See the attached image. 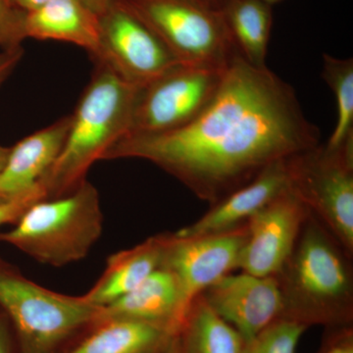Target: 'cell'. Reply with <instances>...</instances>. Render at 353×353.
Here are the masks:
<instances>
[{
  "instance_id": "obj_21",
  "label": "cell",
  "mask_w": 353,
  "mask_h": 353,
  "mask_svg": "<svg viewBox=\"0 0 353 353\" xmlns=\"http://www.w3.org/2000/svg\"><path fill=\"white\" fill-rule=\"evenodd\" d=\"M323 79L336 97L338 119L327 148H336L353 141V60L323 54Z\"/></svg>"
},
{
  "instance_id": "obj_12",
  "label": "cell",
  "mask_w": 353,
  "mask_h": 353,
  "mask_svg": "<svg viewBox=\"0 0 353 353\" xmlns=\"http://www.w3.org/2000/svg\"><path fill=\"white\" fill-rule=\"evenodd\" d=\"M243 341L282 319L283 303L275 276L259 277L241 272L229 274L201 294Z\"/></svg>"
},
{
  "instance_id": "obj_27",
  "label": "cell",
  "mask_w": 353,
  "mask_h": 353,
  "mask_svg": "<svg viewBox=\"0 0 353 353\" xmlns=\"http://www.w3.org/2000/svg\"><path fill=\"white\" fill-rule=\"evenodd\" d=\"M0 353H18L12 325L0 308Z\"/></svg>"
},
{
  "instance_id": "obj_18",
  "label": "cell",
  "mask_w": 353,
  "mask_h": 353,
  "mask_svg": "<svg viewBox=\"0 0 353 353\" xmlns=\"http://www.w3.org/2000/svg\"><path fill=\"white\" fill-rule=\"evenodd\" d=\"M176 334L148 323L106 320L97 323L63 353H166Z\"/></svg>"
},
{
  "instance_id": "obj_4",
  "label": "cell",
  "mask_w": 353,
  "mask_h": 353,
  "mask_svg": "<svg viewBox=\"0 0 353 353\" xmlns=\"http://www.w3.org/2000/svg\"><path fill=\"white\" fill-rule=\"evenodd\" d=\"M0 308L12 325L18 353H63L90 331L101 308L32 282L0 257Z\"/></svg>"
},
{
  "instance_id": "obj_23",
  "label": "cell",
  "mask_w": 353,
  "mask_h": 353,
  "mask_svg": "<svg viewBox=\"0 0 353 353\" xmlns=\"http://www.w3.org/2000/svg\"><path fill=\"white\" fill-rule=\"evenodd\" d=\"M25 12L13 6L11 0H0V48L19 46L23 41L22 26Z\"/></svg>"
},
{
  "instance_id": "obj_14",
  "label": "cell",
  "mask_w": 353,
  "mask_h": 353,
  "mask_svg": "<svg viewBox=\"0 0 353 353\" xmlns=\"http://www.w3.org/2000/svg\"><path fill=\"white\" fill-rule=\"evenodd\" d=\"M71 124V115L21 139L10 148L0 172V202L12 201L34 192L43 176L52 168Z\"/></svg>"
},
{
  "instance_id": "obj_24",
  "label": "cell",
  "mask_w": 353,
  "mask_h": 353,
  "mask_svg": "<svg viewBox=\"0 0 353 353\" xmlns=\"http://www.w3.org/2000/svg\"><path fill=\"white\" fill-rule=\"evenodd\" d=\"M41 199H46V192L43 188L12 201L0 202V228L6 225L16 224L23 213L32 204Z\"/></svg>"
},
{
  "instance_id": "obj_5",
  "label": "cell",
  "mask_w": 353,
  "mask_h": 353,
  "mask_svg": "<svg viewBox=\"0 0 353 353\" xmlns=\"http://www.w3.org/2000/svg\"><path fill=\"white\" fill-rule=\"evenodd\" d=\"M103 222L99 192L85 180L68 194L34 202L13 229L0 232V241L58 268L88 256L101 236Z\"/></svg>"
},
{
  "instance_id": "obj_15",
  "label": "cell",
  "mask_w": 353,
  "mask_h": 353,
  "mask_svg": "<svg viewBox=\"0 0 353 353\" xmlns=\"http://www.w3.org/2000/svg\"><path fill=\"white\" fill-rule=\"evenodd\" d=\"M185 316L175 276L161 267L131 292L101 307L97 324L132 320L166 327L179 334Z\"/></svg>"
},
{
  "instance_id": "obj_8",
  "label": "cell",
  "mask_w": 353,
  "mask_h": 353,
  "mask_svg": "<svg viewBox=\"0 0 353 353\" xmlns=\"http://www.w3.org/2000/svg\"><path fill=\"white\" fill-rule=\"evenodd\" d=\"M228 65L178 64L139 88L128 134H162L190 124L215 97Z\"/></svg>"
},
{
  "instance_id": "obj_20",
  "label": "cell",
  "mask_w": 353,
  "mask_h": 353,
  "mask_svg": "<svg viewBox=\"0 0 353 353\" xmlns=\"http://www.w3.org/2000/svg\"><path fill=\"white\" fill-rule=\"evenodd\" d=\"M183 353H241L243 339L197 296L178 334Z\"/></svg>"
},
{
  "instance_id": "obj_22",
  "label": "cell",
  "mask_w": 353,
  "mask_h": 353,
  "mask_svg": "<svg viewBox=\"0 0 353 353\" xmlns=\"http://www.w3.org/2000/svg\"><path fill=\"white\" fill-rule=\"evenodd\" d=\"M307 329L297 322L278 320L243 341L241 353H296L299 340Z\"/></svg>"
},
{
  "instance_id": "obj_2",
  "label": "cell",
  "mask_w": 353,
  "mask_h": 353,
  "mask_svg": "<svg viewBox=\"0 0 353 353\" xmlns=\"http://www.w3.org/2000/svg\"><path fill=\"white\" fill-rule=\"evenodd\" d=\"M353 254L309 212L276 274L282 319L329 330L353 323Z\"/></svg>"
},
{
  "instance_id": "obj_32",
  "label": "cell",
  "mask_w": 353,
  "mask_h": 353,
  "mask_svg": "<svg viewBox=\"0 0 353 353\" xmlns=\"http://www.w3.org/2000/svg\"><path fill=\"white\" fill-rule=\"evenodd\" d=\"M203 1L212 4V6L218 7V8L223 9L230 0H203Z\"/></svg>"
},
{
  "instance_id": "obj_29",
  "label": "cell",
  "mask_w": 353,
  "mask_h": 353,
  "mask_svg": "<svg viewBox=\"0 0 353 353\" xmlns=\"http://www.w3.org/2000/svg\"><path fill=\"white\" fill-rule=\"evenodd\" d=\"M82 1L99 17L108 10L113 0H82Z\"/></svg>"
},
{
  "instance_id": "obj_26",
  "label": "cell",
  "mask_w": 353,
  "mask_h": 353,
  "mask_svg": "<svg viewBox=\"0 0 353 353\" xmlns=\"http://www.w3.org/2000/svg\"><path fill=\"white\" fill-rule=\"evenodd\" d=\"M24 55L21 46L2 50L0 52V85L10 76Z\"/></svg>"
},
{
  "instance_id": "obj_19",
  "label": "cell",
  "mask_w": 353,
  "mask_h": 353,
  "mask_svg": "<svg viewBox=\"0 0 353 353\" xmlns=\"http://www.w3.org/2000/svg\"><path fill=\"white\" fill-rule=\"evenodd\" d=\"M262 0H230L223 8L230 34L241 57L254 67H266L272 8Z\"/></svg>"
},
{
  "instance_id": "obj_31",
  "label": "cell",
  "mask_w": 353,
  "mask_h": 353,
  "mask_svg": "<svg viewBox=\"0 0 353 353\" xmlns=\"http://www.w3.org/2000/svg\"><path fill=\"white\" fill-rule=\"evenodd\" d=\"M166 353H183L182 350H181L180 343H179L178 334H176L175 340L171 343L170 347L168 348Z\"/></svg>"
},
{
  "instance_id": "obj_3",
  "label": "cell",
  "mask_w": 353,
  "mask_h": 353,
  "mask_svg": "<svg viewBox=\"0 0 353 353\" xmlns=\"http://www.w3.org/2000/svg\"><path fill=\"white\" fill-rule=\"evenodd\" d=\"M139 88L95 61L92 79L71 115L63 150L39 183L46 199L76 190L87 180L94 162L103 160L108 150L127 136Z\"/></svg>"
},
{
  "instance_id": "obj_1",
  "label": "cell",
  "mask_w": 353,
  "mask_h": 353,
  "mask_svg": "<svg viewBox=\"0 0 353 353\" xmlns=\"http://www.w3.org/2000/svg\"><path fill=\"white\" fill-rule=\"evenodd\" d=\"M319 141V129L306 119L294 88L238 53L196 119L162 134H128L103 160L152 162L211 206L271 164L315 148Z\"/></svg>"
},
{
  "instance_id": "obj_33",
  "label": "cell",
  "mask_w": 353,
  "mask_h": 353,
  "mask_svg": "<svg viewBox=\"0 0 353 353\" xmlns=\"http://www.w3.org/2000/svg\"><path fill=\"white\" fill-rule=\"evenodd\" d=\"M262 1L266 2L269 6H273V4L278 3V2L282 1V0H262Z\"/></svg>"
},
{
  "instance_id": "obj_10",
  "label": "cell",
  "mask_w": 353,
  "mask_h": 353,
  "mask_svg": "<svg viewBox=\"0 0 353 353\" xmlns=\"http://www.w3.org/2000/svg\"><path fill=\"white\" fill-rule=\"evenodd\" d=\"M248 223L224 233L199 238L166 233L161 267L175 276L185 315L204 290L238 269Z\"/></svg>"
},
{
  "instance_id": "obj_17",
  "label": "cell",
  "mask_w": 353,
  "mask_h": 353,
  "mask_svg": "<svg viewBox=\"0 0 353 353\" xmlns=\"http://www.w3.org/2000/svg\"><path fill=\"white\" fill-rule=\"evenodd\" d=\"M165 243L166 233L160 234L110 255L103 273L83 299L101 308L131 292L161 267Z\"/></svg>"
},
{
  "instance_id": "obj_28",
  "label": "cell",
  "mask_w": 353,
  "mask_h": 353,
  "mask_svg": "<svg viewBox=\"0 0 353 353\" xmlns=\"http://www.w3.org/2000/svg\"><path fill=\"white\" fill-rule=\"evenodd\" d=\"M48 0H11L13 6L23 12L27 13L34 10L48 2Z\"/></svg>"
},
{
  "instance_id": "obj_30",
  "label": "cell",
  "mask_w": 353,
  "mask_h": 353,
  "mask_svg": "<svg viewBox=\"0 0 353 353\" xmlns=\"http://www.w3.org/2000/svg\"><path fill=\"white\" fill-rule=\"evenodd\" d=\"M9 150H10V148H6V146L0 145V172H1L4 164H6L7 157H8Z\"/></svg>"
},
{
  "instance_id": "obj_9",
  "label": "cell",
  "mask_w": 353,
  "mask_h": 353,
  "mask_svg": "<svg viewBox=\"0 0 353 353\" xmlns=\"http://www.w3.org/2000/svg\"><path fill=\"white\" fill-rule=\"evenodd\" d=\"M94 59L139 88L181 64L161 39L120 0H113L99 16V46Z\"/></svg>"
},
{
  "instance_id": "obj_13",
  "label": "cell",
  "mask_w": 353,
  "mask_h": 353,
  "mask_svg": "<svg viewBox=\"0 0 353 353\" xmlns=\"http://www.w3.org/2000/svg\"><path fill=\"white\" fill-rule=\"evenodd\" d=\"M289 189L285 158L271 164L252 182L211 205L194 224L174 234L180 238H199L236 229L246 224L267 204Z\"/></svg>"
},
{
  "instance_id": "obj_11",
  "label": "cell",
  "mask_w": 353,
  "mask_h": 353,
  "mask_svg": "<svg viewBox=\"0 0 353 353\" xmlns=\"http://www.w3.org/2000/svg\"><path fill=\"white\" fill-rule=\"evenodd\" d=\"M308 214L290 189L267 204L248 221L238 269L259 277L275 276L290 256Z\"/></svg>"
},
{
  "instance_id": "obj_6",
  "label": "cell",
  "mask_w": 353,
  "mask_h": 353,
  "mask_svg": "<svg viewBox=\"0 0 353 353\" xmlns=\"http://www.w3.org/2000/svg\"><path fill=\"white\" fill-rule=\"evenodd\" d=\"M181 64L226 66L236 50L223 9L203 0H120Z\"/></svg>"
},
{
  "instance_id": "obj_7",
  "label": "cell",
  "mask_w": 353,
  "mask_h": 353,
  "mask_svg": "<svg viewBox=\"0 0 353 353\" xmlns=\"http://www.w3.org/2000/svg\"><path fill=\"white\" fill-rule=\"evenodd\" d=\"M290 190L353 254V141L287 158Z\"/></svg>"
},
{
  "instance_id": "obj_25",
  "label": "cell",
  "mask_w": 353,
  "mask_h": 353,
  "mask_svg": "<svg viewBox=\"0 0 353 353\" xmlns=\"http://www.w3.org/2000/svg\"><path fill=\"white\" fill-rule=\"evenodd\" d=\"M330 334L320 353H353V329L352 327L331 329Z\"/></svg>"
},
{
  "instance_id": "obj_16",
  "label": "cell",
  "mask_w": 353,
  "mask_h": 353,
  "mask_svg": "<svg viewBox=\"0 0 353 353\" xmlns=\"http://www.w3.org/2000/svg\"><path fill=\"white\" fill-rule=\"evenodd\" d=\"M22 34L24 39L76 44L94 57L99 46V17L82 0H48L25 13Z\"/></svg>"
}]
</instances>
